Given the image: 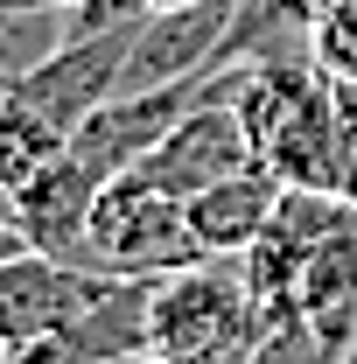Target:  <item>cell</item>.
I'll list each match as a JSON object with an SVG mask.
<instances>
[{
  "label": "cell",
  "mask_w": 357,
  "mask_h": 364,
  "mask_svg": "<svg viewBox=\"0 0 357 364\" xmlns=\"http://www.w3.org/2000/svg\"><path fill=\"white\" fill-rule=\"evenodd\" d=\"M267 316L238 259H189L147 294V364H252Z\"/></svg>",
  "instance_id": "1"
},
{
  "label": "cell",
  "mask_w": 357,
  "mask_h": 364,
  "mask_svg": "<svg viewBox=\"0 0 357 364\" xmlns=\"http://www.w3.org/2000/svg\"><path fill=\"white\" fill-rule=\"evenodd\" d=\"M203 259L196 238H189V210L182 196L154 189V182L127 168L98 189V210H91V238H85V267L119 273V280H161V273Z\"/></svg>",
  "instance_id": "2"
},
{
  "label": "cell",
  "mask_w": 357,
  "mask_h": 364,
  "mask_svg": "<svg viewBox=\"0 0 357 364\" xmlns=\"http://www.w3.org/2000/svg\"><path fill=\"white\" fill-rule=\"evenodd\" d=\"M112 280L119 273L78 267V259H56V252H36V245L14 252V259H0V343L63 336Z\"/></svg>",
  "instance_id": "3"
},
{
  "label": "cell",
  "mask_w": 357,
  "mask_h": 364,
  "mask_svg": "<svg viewBox=\"0 0 357 364\" xmlns=\"http://www.w3.org/2000/svg\"><path fill=\"white\" fill-rule=\"evenodd\" d=\"M134 36H140V21H127V28H98V36H70L63 49H49L43 63L14 85V98H28L36 112H49V119L63 127V134H78L91 112L127 85Z\"/></svg>",
  "instance_id": "4"
},
{
  "label": "cell",
  "mask_w": 357,
  "mask_h": 364,
  "mask_svg": "<svg viewBox=\"0 0 357 364\" xmlns=\"http://www.w3.org/2000/svg\"><path fill=\"white\" fill-rule=\"evenodd\" d=\"M252 161H260V154H252V134H245V119H238V98H211V105H196L161 147H147L134 168L154 182V189H169V196L189 203L196 189L238 176V168H252Z\"/></svg>",
  "instance_id": "5"
},
{
  "label": "cell",
  "mask_w": 357,
  "mask_h": 364,
  "mask_svg": "<svg viewBox=\"0 0 357 364\" xmlns=\"http://www.w3.org/2000/svg\"><path fill=\"white\" fill-rule=\"evenodd\" d=\"M294 316L329 364H343L357 350V203L343 225H329L309 245L302 280H294Z\"/></svg>",
  "instance_id": "6"
},
{
  "label": "cell",
  "mask_w": 357,
  "mask_h": 364,
  "mask_svg": "<svg viewBox=\"0 0 357 364\" xmlns=\"http://www.w3.org/2000/svg\"><path fill=\"white\" fill-rule=\"evenodd\" d=\"M280 203H287V182L273 176L267 161H252V168H238V176L196 189L182 210H189V238H196L203 259H245L273 231Z\"/></svg>",
  "instance_id": "7"
},
{
  "label": "cell",
  "mask_w": 357,
  "mask_h": 364,
  "mask_svg": "<svg viewBox=\"0 0 357 364\" xmlns=\"http://www.w3.org/2000/svg\"><path fill=\"white\" fill-rule=\"evenodd\" d=\"M98 189H105V182L63 147V161H49L43 176L14 196V225L28 231L36 252H56V259H78V267H85V238H91Z\"/></svg>",
  "instance_id": "8"
},
{
  "label": "cell",
  "mask_w": 357,
  "mask_h": 364,
  "mask_svg": "<svg viewBox=\"0 0 357 364\" xmlns=\"http://www.w3.org/2000/svg\"><path fill=\"white\" fill-rule=\"evenodd\" d=\"M63 147H70V134H63L49 112H36V105L14 98V91H0V189H7V196H21L49 161H63Z\"/></svg>",
  "instance_id": "9"
},
{
  "label": "cell",
  "mask_w": 357,
  "mask_h": 364,
  "mask_svg": "<svg viewBox=\"0 0 357 364\" xmlns=\"http://www.w3.org/2000/svg\"><path fill=\"white\" fill-rule=\"evenodd\" d=\"M70 43V14L56 7H21V0H0V91H14L49 49Z\"/></svg>",
  "instance_id": "10"
},
{
  "label": "cell",
  "mask_w": 357,
  "mask_h": 364,
  "mask_svg": "<svg viewBox=\"0 0 357 364\" xmlns=\"http://www.w3.org/2000/svg\"><path fill=\"white\" fill-rule=\"evenodd\" d=\"M309 63L336 91H357V0H322L309 21Z\"/></svg>",
  "instance_id": "11"
},
{
  "label": "cell",
  "mask_w": 357,
  "mask_h": 364,
  "mask_svg": "<svg viewBox=\"0 0 357 364\" xmlns=\"http://www.w3.org/2000/svg\"><path fill=\"white\" fill-rule=\"evenodd\" d=\"M14 252H28V231L14 225V218H0V259H14Z\"/></svg>",
  "instance_id": "12"
},
{
  "label": "cell",
  "mask_w": 357,
  "mask_h": 364,
  "mask_svg": "<svg viewBox=\"0 0 357 364\" xmlns=\"http://www.w3.org/2000/svg\"><path fill=\"white\" fill-rule=\"evenodd\" d=\"M21 7H56V14H70V7H85V0H21Z\"/></svg>",
  "instance_id": "13"
},
{
  "label": "cell",
  "mask_w": 357,
  "mask_h": 364,
  "mask_svg": "<svg viewBox=\"0 0 357 364\" xmlns=\"http://www.w3.org/2000/svg\"><path fill=\"white\" fill-rule=\"evenodd\" d=\"M147 7H182V0H147Z\"/></svg>",
  "instance_id": "14"
}]
</instances>
